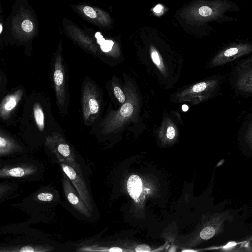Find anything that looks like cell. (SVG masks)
Listing matches in <instances>:
<instances>
[{
  "mask_svg": "<svg viewBox=\"0 0 252 252\" xmlns=\"http://www.w3.org/2000/svg\"><path fill=\"white\" fill-rule=\"evenodd\" d=\"M239 7L229 0H198L185 7L180 15L190 24L200 25L211 21H228L225 13L237 11Z\"/></svg>",
  "mask_w": 252,
  "mask_h": 252,
  "instance_id": "1",
  "label": "cell"
},
{
  "mask_svg": "<svg viewBox=\"0 0 252 252\" xmlns=\"http://www.w3.org/2000/svg\"><path fill=\"white\" fill-rule=\"evenodd\" d=\"M46 145L54 153L58 161H64L78 170H81L71 148L61 135L54 133L46 137Z\"/></svg>",
  "mask_w": 252,
  "mask_h": 252,
  "instance_id": "2",
  "label": "cell"
},
{
  "mask_svg": "<svg viewBox=\"0 0 252 252\" xmlns=\"http://www.w3.org/2000/svg\"><path fill=\"white\" fill-rule=\"evenodd\" d=\"M63 173L74 186L79 195L91 212L93 210L92 197L82 176L81 170H78L64 161H59Z\"/></svg>",
  "mask_w": 252,
  "mask_h": 252,
  "instance_id": "3",
  "label": "cell"
},
{
  "mask_svg": "<svg viewBox=\"0 0 252 252\" xmlns=\"http://www.w3.org/2000/svg\"><path fill=\"white\" fill-rule=\"evenodd\" d=\"M82 110L86 124H91L97 117L99 110V103L93 84L86 81L82 93Z\"/></svg>",
  "mask_w": 252,
  "mask_h": 252,
  "instance_id": "4",
  "label": "cell"
},
{
  "mask_svg": "<svg viewBox=\"0 0 252 252\" xmlns=\"http://www.w3.org/2000/svg\"><path fill=\"white\" fill-rule=\"evenodd\" d=\"M252 52V44L236 43L231 44L220 51L212 61L213 66H220Z\"/></svg>",
  "mask_w": 252,
  "mask_h": 252,
  "instance_id": "5",
  "label": "cell"
},
{
  "mask_svg": "<svg viewBox=\"0 0 252 252\" xmlns=\"http://www.w3.org/2000/svg\"><path fill=\"white\" fill-rule=\"evenodd\" d=\"M62 183L65 195L70 204L83 216L90 217L92 212L89 209L76 189H74L70 181L64 173Z\"/></svg>",
  "mask_w": 252,
  "mask_h": 252,
  "instance_id": "6",
  "label": "cell"
},
{
  "mask_svg": "<svg viewBox=\"0 0 252 252\" xmlns=\"http://www.w3.org/2000/svg\"><path fill=\"white\" fill-rule=\"evenodd\" d=\"M53 81L58 103L63 106L65 100L64 72L63 64L60 56L56 58L54 63Z\"/></svg>",
  "mask_w": 252,
  "mask_h": 252,
  "instance_id": "7",
  "label": "cell"
},
{
  "mask_svg": "<svg viewBox=\"0 0 252 252\" xmlns=\"http://www.w3.org/2000/svg\"><path fill=\"white\" fill-rule=\"evenodd\" d=\"M37 171L35 166L28 163H21L1 166L0 177L22 178L33 175Z\"/></svg>",
  "mask_w": 252,
  "mask_h": 252,
  "instance_id": "8",
  "label": "cell"
},
{
  "mask_svg": "<svg viewBox=\"0 0 252 252\" xmlns=\"http://www.w3.org/2000/svg\"><path fill=\"white\" fill-rule=\"evenodd\" d=\"M23 94L22 90L18 89L2 99L0 106V116L2 119L6 120L9 117L20 101Z\"/></svg>",
  "mask_w": 252,
  "mask_h": 252,
  "instance_id": "9",
  "label": "cell"
},
{
  "mask_svg": "<svg viewBox=\"0 0 252 252\" xmlns=\"http://www.w3.org/2000/svg\"><path fill=\"white\" fill-rule=\"evenodd\" d=\"M20 146L13 139L5 133L0 131V156L1 157L9 155L20 151Z\"/></svg>",
  "mask_w": 252,
  "mask_h": 252,
  "instance_id": "10",
  "label": "cell"
},
{
  "mask_svg": "<svg viewBox=\"0 0 252 252\" xmlns=\"http://www.w3.org/2000/svg\"><path fill=\"white\" fill-rule=\"evenodd\" d=\"M236 86L243 92L252 93V66L245 69L239 73Z\"/></svg>",
  "mask_w": 252,
  "mask_h": 252,
  "instance_id": "11",
  "label": "cell"
},
{
  "mask_svg": "<svg viewBox=\"0 0 252 252\" xmlns=\"http://www.w3.org/2000/svg\"><path fill=\"white\" fill-rule=\"evenodd\" d=\"M51 247L43 245L16 246L1 249L0 251L4 252H43L51 251Z\"/></svg>",
  "mask_w": 252,
  "mask_h": 252,
  "instance_id": "12",
  "label": "cell"
},
{
  "mask_svg": "<svg viewBox=\"0 0 252 252\" xmlns=\"http://www.w3.org/2000/svg\"><path fill=\"white\" fill-rule=\"evenodd\" d=\"M127 189L130 196L136 199L142 191V182L141 178L136 175L130 176L127 181Z\"/></svg>",
  "mask_w": 252,
  "mask_h": 252,
  "instance_id": "13",
  "label": "cell"
},
{
  "mask_svg": "<svg viewBox=\"0 0 252 252\" xmlns=\"http://www.w3.org/2000/svg\"><path fill=\"white\" fill-rule=\"evenodd\" d=\"M34 118L38 128L43 131L44 128V115L42 108L38 102H35L33 106Z\"/></svg>",
  "mask_w": 252,
  "mask_h": 252,
  "instance_id": "14",
  "label": "cell"
},
{
  "mask_svg": "<svg viewBox=\"0 0 252 252\" xmlns=\"http://www.w3.org/2000/svg\"><path fill=\"white\" fill-rule=\"evenodd\" d=\"M133 110V106L129 103H126L121 107L120 112L122 116L128 117L132 114Z\"/></svg>",
  "mask_w": 252,
  "mask_h": 252,
  "instance_id": "15",
  "label": "cell"
},
{
  "mask_svg": "<svg viewBox=\"0 0 252 252\" xmlns=\"http://www.w3.org/2000/svg\"><path fill=\"white\" fill-rule=\"evenodd\" d=\"M54 196L50 192H41L37 195L38 200L42 202H49L54 199Z\"/></svg>",
  "mask_w": 252,
  "mask_h": 252,
  "instance_id": "16",
  "label": "cell"
},
{
  "mask_svg": "<svg viewBox=\"0 0 252 252\" xmlns=\"http://www.w3.org/2000/svg\"><path fill=\"white\" fill-rule=\"evenodd\" d=\"M114 94L120 103H124L125 101V96L122 90L118 86L114 88Z\"/></svg>",
  "mask_w": 252,
  "mask_h": 252,
  "instance_id": "17",
  "label": "cell"
},
{
  "mask_svg": "<svg viewBox=\"0 0 252 252\" xmlns=\"http://www.w3.org/2000/svg\"><path fill=\"white\" fill-rule=\"evenodd\" d=\"M114 45V42L111 40H105L104 42L100 45L101 50L104 52L110 51Z\"/></svg>",
  "mask_w": 252,
  "mask_h": 252,
  "instance_id": "18",
  "label": "cell"
},
{
  "mask_svg": "<svg viewBox=\"0 0 252 252\" xmlns=\"http://www.w3.org/2000/svg\"><path fill=\"white\" fill-rule=\"evenodd\" d=\"M21 27L24 31L29 32L33 29V24L30 20L26 19L22 23Z\"/></svg>",
  "mask_w": 252,
  "mask_h": 252,
  "instance_id": "19",
  "label": "cell"
},
{
  "mask_svg": "<svg viewBox=\"0 0 252 252\" xmlns=\"http://www.w3.org/2000/svg\"><path fill=\"white\" fill-rule=\"evenodd\" d=\"M83 12L85 14L89 17L94 19L96 18L97 15L94 10L89 6H85L83 8Z\"/></svg>",
  "mask_w": 252,
  "mask_h": 252,
  "instance_id": "20",
  "label": "cell"
},
{
  "mask_svg": "<svg viewBox=\"0 0 252 252\" xmlns=\"http://www.w3.org/2000/svg\"><path fill=\"white\" fill-rule=\"evenodd\" d=\"M151 57L154 63L157 65H159L160 63V58L158 52L156 50L153 48L151 50Z\"/></svg>",
  "mask_w": 252,
  "mask_h": 252,
  "instance_id": "21",
  "label": "cell"
},
{
  "mask_svg": "<svg viewBox=\"0 0 252 252\" xmlns=\"http://www.w3.org/2000/svg\"><path fill=\"white\" fill-rule=\"evenodd\" d=\"M175 130L173 126H170L167 129L166 136L169 139H172L175 136Z\"/></svg>",
  "mask_w": 252,
  "mask_h": 252,
  "instance_id": "22",
  "label": "cell"
},
{
  "mask_svg": "<svg viewBox=\"0 0 252 252\" xmlns=\"http://www.w3.org/2000/svg\"><path fill=\"white\" fill-rule=\"evenodd\" d=\"M135 251L137 252H150L151 251V248L150 247L146 244H142L138 245L135 248Z\"/></svg>",
  "mask_w": 252,
  "mask_h": 252,
  "instance_id": "23",
  "label": "cell"
},
{
  "mask_svg": "<svg viewBox=\"0 0 252 252\" xmlns=\"http://www.w3.org/2000/svg\"><path fill=\"white\" fill-rule=\"evenodd\" d=\"M95 36L97 39V42L98 44L101 45L105 41V39L103 37L102 35L99 32H97L95 34Z\"/></svg>",
  "mask_w": 252,
  "mask_h": 252,
  "instance_id": "24",
  "label": "cell"
},
{
  "mask_svg": "<svg viewBox=\"0 0 252 252\" xmlns=\"http://www.w3.org/2000/svg\"><path fill=\"white\" fill-rule=\"evenodd\" d=\"M246 139L251 145H252V126L250 128L247 132Z\"/></svg>",
  "mask_w": 252,
  "mask_h": 252,
  "instance_id": "25",
  "label": "cell"
},
{
  "mask_svg": "<svg viewBox=\"0 0 252 252\" xmlns=\"http://www.w3.org/2000/svg\"><path fill=\"white\" fill-rule=\"evenodd\" d=\"M163 6L160 4L157 5L153 9V11L157 14H159L162 11Z\"/></svg>",
  "mask_w": 252,
  "mask_h": 252,
  "instance_id": "26",
  "label": "cell"
},
{
  "mask_svg": "<svg viewBox=\"0 0 252 252\" xmlns=\"http://www.w3.org/2000/svg\"><path fill=\"white\" fill-rule=\"evenodd\" d=\"M109 252H122L123 250L118 247H112L109 249Z\"/></svg>",
  "mask_w": 252,
  "mask_h": 252,
  "instance_id": "27",
  "label": "cell"
},
{
  "mask_svg": "<svg viewBox=\"0 0 252 252\" xmlns=\"http://www.w3.org/2000/svg\"><path fill=\"white\" fill-rule=\"evenodd\" d=\"M189 109V107L188 105L184 104L182 106V110L184 111H187Z\"/></svg>",
  "mask_w": 252,
  "mask_h": 252,
  "instance_id": "28",
  "label": "cell"
},
{
  "mask_svg": "<svg viewBox=\"0 0 252 252\" xmlns=\"http://www.w3.org/2000/svg\"><path fill=\"white\" fill-rule=\"evenodd\" d=\"M0 33H1L2 32V26L1 24H0Z\"/></svg>",
  "mask_w": 252,
  "mask_h": 252,
  "instance_id": "29",
  "label": "cell"
},
{
  "mask_svg": "<svg viewBox=\"0 0 252 252\" xmlns=\"http://www.w3.org/2000/svg\"><path fill=\"white\" fill-rule=\"evenodd\" d=\"M185 252H188V251H193L192 250H185L184 251Z\"/></svg>",
  "mask_w": 252,
  "mask_h": 252,
  "instance_id": "30",
  "label": "cell"
},
{
  "mask_svg": "<svg viewBox=\"0 0 252 252\" xmlns=\"http://www.w3.org/2000/svg\"><path fill=\"white\" fill-rule=\"evenodd\" d=\"M251 62H252V58H251Z\"/></svg>",
  "mask_w": 252,
  "mask_h": 252,
  "instance_id": "31",
  "label": "cell"
}]
</instances>
